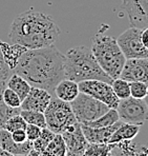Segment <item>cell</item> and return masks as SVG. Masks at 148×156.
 I'll return each mask as SVG.
<instances>
[{
  "label": "cell",
  "mask_w": 148,
  "mask_h": 156,
  "mask_svg": "<svg viewBox=\"0 0 148 156\" xmlns=\"http://www.w3.org/2000/svg\"><path fill=\"white\" fill-rule=\"evenodd\" d=\"M147 37H148V27L144 29L142 31V35H141V39H142L143 44L146 48H148V42H147Z\"/></svg>",
  "instance_id": "32"
},
{
  "label": "cell",
  "mask_w": 148,
  "mask_h": 156,
  "mask_svg": "<svg viewBox=\"0 0 148 156\" xmlns=\"http://www.w3.org/2000/svg\"><path fill=\"white\" fill-rule=\"evenodd\" d=\"M110 144H87L83 156H108L113 150Z\"/></svg>",
  "instance_id": "22"
},
{
  "label": "cell",
  "mask_w": 148,
  "mask_h": 156,
  "mask_svg": "<svg viewBox=\"0 0 148 156\" xmlns=\"http://www.w3.org/2000/svg\"><path fill=\"white\" fill-rule=\"evenodd\" d=\"M119 119L123 122L142 126L146 121L148 107L145 99H136L131 96L120 99L116 108Z\"/></svg>",
  "instance_id": "7"
},
{
  "label": "cell",
  "mask_w": 148,
  "mask_h": 156,
  "mask_svg": "<svg viewBox=\"0 0 148 156\" xmlns=\"http://www.w3.org/2000/svg\"><path fill=\"white\" fill-rule=\"evenodd\" d=\"M62 137L66 146V155L65 156H83V153L87 146V140L83 135L81 126L76 122L72 127L63 132Z\"/></svg>",
  "instance_id": "12"
},
{
  "label": "cell",
  "mask_w": 148,
  "mask_h": 156,
  "mask_svg": "<svg viewBox=\"0 0 148 156\" xmlns=\"http://www.w3.org/2000/svg\"><path fill=\"white\" fill-rule=\"evenodd\" d=\"M13 71L6 63L2 51L0 50V82H4L8 79V77L12 75Z\"/></svg>",
  "instance_id": "29"
},
{
  "label": "cell",
  "mask_w": 148,
  "mask_h": 156,
  "mask_svg": "<svg viewBox=\"0 0 148 156\" xmlns=\"http://www.w3.org/2000/svg\"><path fill=\"white\" fill-rule=\"evenodd\" d=\"M55 135L56 134H55L53 131L49 130V128H43V129L41 130L39 137L33 141V149L38 151V152L42 153L43 150L46 148V146L49 144V141L54 138Z\"/></svg>",
  "instance_id": "25"
},
{
  "label": "cell",
  "mask_w": 148,
  "mask_h": 156,
  "mask_svg": "<svg viewBox=\"0 0 148 156\" xmlns=\"http://www.w3.org/2000/svg\"><path fill=\"white\" fill-rule=\"evenodd\" d=\"M139 132H140V126L126 123L122 121L121 125L115 130V132L109 137L107 144H116L122 143V141L131 140L138 135Z\"/></svg>",
  "instance_id": "17"
},
{
  "label": "cell",
  "mask_w": 148,
  "mask_h": 156,
  "mask_svg": "<svg viewBox=\"0 0 148 156\" xmlns=\"http://www.w3.org/2000/svg\"><path fill=\"white\" fill-rule=\"evenodd\" d=\"M15 156H26V155H15Z\"/></svg>",
  "instance_id": "35"
},
{
  "label": "cell",
  "mask_w": 148,
  "mask_h": 156,
  "mask_svg": "<svg viewBox=\"0 0 148 156\" xmlns=\"http://www.w3.org/2000/svg\"><path fill=\"white\" fill-rule=\"evenodd\" d=\"M119 116H118L117 110L116 109H109L105 114H103L102 116H100L99 118L95 119L92 121L86 123H81V125H85L92 128H104V127H109L111 125H115L117 121H119Z\"/></svg>",
  "instance_id": "20"
},
{
  "label": "cell",
  "mask_w": 148,
  "mask_h": 156,
  "mask_svg": "<svg viewBox=\"0 0 148 156\" xmlns=\"http://www.w3.org/2000/svg\"><path fill=\"white\" fill-rule=\"evenodd\" d=\"M122 121L119 120L109 127L104 128H92L85 125H81V130L87 143L89 144H107L109 137L111 136L115 130L121 125Z\"/></svg>",
  "instance_id": "14"
},
{
  "label": "cell",
  "mask_w": 148,
  "mask_h": 156,
  "mask_svg": "<svg viewBox=\"0 0 148 156\" xmlns=\"http://www.w3.org/2000/svg\"><path fill=\"white\" fill-rule=\"evenodd\" d=\"M5 82L6 81L0 82V128H2L4 122H5L10 117L16 115V114H19L20 111H21L20 108H11V107H8V105H6L5 102L3 101L2 92H3L4 88L6 87Z\"/></svg>",
  "instance_id": "21"
},
{
  "label": "cell",
  "mask_w": 148,
  "mask_h": 156,
  "mask_svg": "<svg viewBox=\"0 0 148 156\" xmlns=\"http://www.w3.org/2000/svg\"><path fill=\"white\" fill-rule=\"evenodd\" d=\"M46 128L53 131L55 134H62L78 121L76 120L69 102L53 96L43 112Z\"/></svg>",
  "instance_id": "5"
},
{
  "label": "cell",
  "mask_w": 148,
  "mask_h": 156,
  "mask_svg": "<svg viewBox=\"0 0 148 156\" xmlns=\"http://www.w3.org/2000/svg\"><path fill=\"white\" fill-rule=\"evenodd\" d=\"M13 73L24 78L31 87L43 89L54 96L56 86L64 78V54L54 44L25 50L18 58Z\"/></svg>",
  "instance_id": "1"
},
{
  "label": "cell",
  "mask_w": 148,
  "mask_h": 156,
  "mask_svg": "<svg viewBox=\"0 0 148 156\" xmlns=\"http://www.w3.org/2000/svg\"><path fill=\"white\" fill-rule=\"evenodd\" d=\"M92 52L101 69L111 79L119 78L126 58L124 57L117 39L103 33H98L92 39Z\"/></svg>",
  "instance_id": "4"
},
{
  "label": "cell",
  "mask_w": 148,
  "mask_h": 156,
  "mask_svg": "<svg viewBox=\"0 0 148 156\" xmlns=\"http://www.w3.org/2000/svg\"><path fill=\"white\" fill-rule=\"evenodd\" d=\"M0 156H14V155L11 154L10 152H8V151H5L4 149H2L1 147H0Z\"/></svg>",
  "instance_id": "34"
},
{
  "label": "cell",
  "mask_w": 148,
  "mask_h": 156,
  "mask_svg": "<svg viewBox=\"0 0 148 156\" xmlns=\"http://www.w3.org/2000/svg\"><path fill=\"white\" fill-rule=\"evenodd\" d=\"M119 78L128 82H148V60L147 58L126 59L120 73Z\"/></svg>",
  "instance_id": "11"
},
{
  "label": "cell",
  "mask_w": 148,
  "mask_h": 156,
  "mask_svg": "<svg viewBox=\"0 0 148 156\" xmlns=\"http://www.w3.org/2000/svg\"><path fill=\"white\" fill-rule=\"evenodd\" d=\"M11 136H12L13 140L15 141V143H17V144H22V143H24V141L27 140L25 131H24V130L14 131V132L11 133Z\"/></svg>",
  "instance_id": "31"
},
{
  "label": "cell",
  "mask_w": 148,
  "mask_h": 156,
  "mask_svg": "<svg viewBox=\"0 0 148 156\" xmlns=\"http://www.w3.org/2000/svg\"><path fill=\"white\" fill-rule=\"evenodd\" d=\"M27 123L25 122V120L23 119V117L19 114H16L12 117L8 119V120L4 122V125L2 126L4 130L8 131L10 133L14 132V131L17 130H25Z\"/></svg>",
  "instance_id": "26"
},
{
  "label": "cell",
  "mask_w": 148,
  "mask_h": 156,
  "mask_svg": "<svg viewBox=\"0 0 148 156\" xmlns=\"http://www.w3.org/2000/svg\"><path fill=\"white\" fill-rule=\"evenodd\" d=\"M80 93L78 83L67 78H63L58 82L54 91V96L63 100V101L70 102L78 96Z\"/></svg>",
  "instance_id": "16"
},
{
  "label": "cell",
  "mask_w": 148,
  "mask_h": 156,
  "mask_svg": "<svg viewBox=\"0 0 148 156\" xmlns=\"http://www.w3.org/2000/svg\"><path fill=\"white\" fill-rule=\"evenodd\" d=\"M111 89H113L115 95L120 99H125V98L130 96V89H129V82L122 78H116L113 79L110 83Z\"/></svg>",
  "instance_id": "24"
},
{
  "label": "cell",
  "mask_w": 148,
  "mask_h": 156,
  "mask_svg": "<svg viewBox=\"0 0 148 156\" xmlns=\"http://www.w3.org/2000/svg\"><path fill=\"white\" fill-rule=\"evenodd\" d=\"M130 89V96L136 99H145L148 94V86L146 82L142 81H133L129 82Z\"/></svg>",
  "instance_id": "27"
},
{
  "label": "cell",
  "mask_w": 148,
  "mask_h": 156,
  "mask_svg": "<svg viewBox=\"0 0 148 156\" xmlns=\"http://www.w3.org/2000/svg\"><path fill=\"white\" fill-rule=\"evenodd\" d=\"M60 34L58 24L51 16L39 11L29 10L14 19L8 37L14 44L33 50L54 44Z\"/></svg>",
  "instance_id": "2"
},
{
  "label": "cell",
  "mask_w": 148,
  "mask_h": 156,
  "mask_svg": "<svg viewBox=\"0 0 148 156\" xmlns=\"http://www.w3.org/2000/svg\"><path fill=\"white\" fill-rule=\"evenodd\" d=\"M41 128L38 127V126H34V125H29L27 123L26 128H25V134H26V138L27 140L32 141L33 143L35 139H37L39 137L40 133H41Z\"/></svg>",
  "instance_id": "30"
},
{
  "label": "cell",
  "mask_w": 148,
  "mask_h": 156,
  "mask_svg": "<svg viewBox=\"0 0 148 156\" xmlns=\"http://www.w3.org/2000/svg\"><path fill=\"white\" fill-rule=\"evenodd\" d=\"M5 84L8 89L13 90L18 96H19L21 102H22V100L26 97L27 94L29 93L31 88H32V87L29 86V83L24 79V78H22L21 76H19V75L15 74V73H12V75L8 77V80H6Z\"/></svg>",
  "instance_id": "18"
},
{
  "label": "cell",
  "mask_w": 148,
  "mask_h": 156,
  "mask_svg": "<svg viewBox=\"0 0 148 156\" xmlns=\"http://www.w3.org/2000/svg\"><path fill=\"white\" fill-rule=\"evenodd\" d=\"M42 156H65L66 146L61 134H56L41 153Z\"/></svg>",
  "instance_id": "19"
},
{
  "label": "cell",
  "mask_w": 148,
  "mask_h": 156,
  "mask_svg": "<svg viewBox=\"0 0 148 156\" xmlns=\"http://www.w3.org/2000/svg\"><path fill=\"white\" fill-rule=\"evenodd\" d=\"M69 104L76 120L79 123H86L95 120L109 110V108L103 102L81 92Z\"/></svg>",
  "instance_id": "6"
},
{
  "label": "cell",
  "mask_w": 148,
  "mask_h": 156,
  "mask_svg": "<svg viewBox=\"0 0 148 156\" xmlns=\"http://www.w3.org/2000/svg\"><path fill=\"white\" fill-rule=\"evenodd\" d=\"M79 91L81 93L94 97L95 99L103 102L109 109H116L119 98L115 95L110 83L102 80H83L78 82Z\"/></svg>",
  "instance_id": "9"
},
{
  "label": "cell",
  "mask_w": 148,
  "mask_h": 156,
  "mask_svg": "<svg viewBox=\"0 0 148 156\" xmlns=\"http://www.w3.org/2000/svg\"><path fill=\"white\" fill-rule=\"evenodd\" d=\"M2 98H3V101L5 102V105H8V107L20 108L21 100H20L19 96H18L13 90L8 89V87H5L3 92H2Z\"/></svg>",
  "instance_id": "28"
},
{
  "label": "cell",
  "mask_w": 148,
  "mask_h": 156,
  "mask_svg": "<svg viewBox=\"0 0 148 156\" xmlns=\"http://www.w3.org/2000/svg\"><path fill=\"white\" fill-rule=\"evenodd\" d=\"M122 5L128 15L130 27L146 29L148 27V0H122Z\"/></svg>",
  "instance_id": "10"
},
{
  "label": "cell",
  "mask_w": 148,
  "mask_h": 156,
  "mask_svg": "<svg viewBox=\"0 0 148 156\" xmlns=\"http://www.w3.org/2000/svg\"><path fill=\"white\" fill-rule=\"evenodd\" d=\"M143 30L130 27L117 38L118 45L126 59L148 58V48L143 44L141 39Z\"/></svg>",
  "instance_id": "8"
},
{
  "label": "cell",
  "mask_w": 148,
  "mask_h": 156,
  "mask_svg": "<svg viewBox=\"0 0 148 156\" xmlns=\"http://www.w3.org/2000/svg\"><path fill=\"white\" fill-rule=\"evenodd\" d=\"M53 96L47 91L39 88H34L32 87L29 93L26 97L22 100L20 105V109L26 110V111H37V112H44L46 107L49 105Z\"/></svg>",
  "instance_id": "13"
},
{
  "label": "cell",
  "mask_w": 148,
  "mask_h": 156,
  "mask_svg": "<svg viewBox=\"0 0 148 156\" xmlns=\"http://www.w3.org/2000/svg\"><path fill=\"white\" fill-rule=\"evenodd\" d=\"M64 78L75 82L102 80L111 83L113 79L101 69L92 50L86 47L69 49L64 55Z\"/></svg>",
  "instance_id": "3"
},
{
  "label": "cell",
  "mask_w": 148,
  "mask_h": 156,
  "mask_svg": "<svg viewBox=\"0 0 148 156\" xmlns=\"http://www.w3.org/2000/svg\"><path fill=\"white\" fill-rule=\"evenodd\" d=\"M26 156H42V155H41L40 152H38V151H36V150H34V149H32V150L29 151V152L26 154Z\"/></svg>",
  "instance_id": "33"
},
{
  "label": "cell",
  "mask_w": 148,
  "mask_h": 156,
  "mask_svg": "<svg viewBox=\"0 0 148 156\" xmlns=\"http://www.w3.org/2000/svg\"><path fill=\"white\" fill-rule=\"evenodd\" d=\"M0 147L11 154L15 155H26L33 149V143L26 140L22 144H17L12 139L11 133L0 128Z\"/></svg>",
  "instance_id": "15"
},
{
  "label": "cell",
  "mask_w": 148,
  "mask_h": 156,
  "mask_svg": "<svg viewBox=\"0 0 148 156\" xmlns=\"http://www.w3.org/2000/svg\"><path fill=\"white\" fill-rule=\"evenodd\" d=\"M20 115L23 117L26 123L34 126H38L41 129L46 128V123H45L44 114L42 112L37 111H26V110H21L20 111Z\"/></svg>",
  "instance_id": "23"
}]
</instances>
